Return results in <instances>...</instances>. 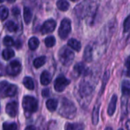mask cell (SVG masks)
Returning a JSON list of instances; mask_svg holds the SVG:
<instances>
[{
    "label": "cell",
    "mask_w": 130,
    "mask_h": 130,
    "mask_svg": "<svg viewBox=\"0 0 130 130\" xmlns=\"http://www.w3.org/2000/svg\"><path fill=\"white\" fill-rule=\"evenodd\" d=\"M84 59L86 62H91L93 59V48L91 47L90 45H88L86 46L84 53Z\"/></svg>",
    "instance_id": "17"
},
{
    "label": "cell",
    "mask_w": 130,
    "mask_h": 130,
    "mask_svg": "<svg viewBox=\"0 0 130 130\" xmlns=\"http://www.w3.org/2000/svg\"><path fill=\"white\" fill-rule=\"evenodd\" d=\"M71 31V21L70 19L68 18H64L61 23L59 30H58V34L59 37L65 40L68 35L70 34Z\"/></svg>",
    "instance_id": "6"
},
{
    "label": "cell",
    "mask_w": 130,
    "mask_h": 130,
    "mask_svg": "<svg viewBox=\"0 0 130 130\" xmlns=\"http://www.w3.org/2000/svg\"><path fill=\"white\" fill-rule=\"evenodd\" d=\"M126 68V75L130 78V56L127 58L126 63H125Z\"/></svg>",
    "instance_id": "33"
},
{
    "label": "cell",
    "mask_w": 130,
    "mask_h": 130,
    "mask_svg": "<svg viewBox=\"0 0 130 130\" xmlns=\"http://www.w3.org/2000/svg\"><path fill=\"white\" fill-rule=\"evenodd\" d=\"M40 81H41V83L42 85H49L50 82H51V75L50 72L48 71H44L41 75Z\"/></svg>",
    "instance_id": "15"
},
{
    "label": "cell",
    "mask_w": 130,
    "mask_h": 130,
    "mask_svg": "<svg viewBox=\"0 0 130 130\" xmlns=\"http://www.w3.org/2000/svg\"><path fill=\"white\" fill-rule=\"evenodd\" d=\"M95 4L96 3L93 2H83L80 3L75 8L76 14L80 18L93 14V13H95L97 8Z\"/></svg>",
    "instance_id": "3"
},
{
    "label": "cell",
    "mask_w": 130,
    "mask_h": 130,
    "mask_svg": "<svg viewBox=\"0 0 130 130\" xmlns=\"http://www.w3.org/2000/svg\"><path fill=\"white\" fill-rule=\"evenodd\" d=\"M57 8L59 10H61L62 11H66L68 10L69 6H70V4L67 1L60 0V1H57Z\"/></svg>",
    "instance_id": "24"
},
{
    "label": "cell",
    "mask_w": 130,
    "mask_h": 130,
    "mask_svg": "<svg viewBox=\"0 0 130 130\" xmlns=\"http://www.w3.org/2000/svg\"><path fill=\"white\" fill-rule=\"evenodd\" d=\"M70 83V81L68 80L64 75H59L54 82V89L57 92H62Z\"/></svg>",
    "instance_id": "8"
},
{
    "label": "cell",
    "mask_w": 130,
    "mask_h": 130,
    "mask_svg": "<svg viewBox=\"0 0 130 130\" xmlns=\"http://www.w3.org/2000/svg\"><path fill=\"white\" fill-rule=\"evenodd\" d=\"M39 46V40L35 37H33L29 39L28 40V46L30 48V50H35Z\"/></svg>",
    "instance_id": "22"
},
{
    "label": "cell",
    "mask_w": 130,
    "mask_h": 130,
    "mask_svg": "<svg viewBox=\"0 0 130 130\" xmlns=\"http://www.w3.org/2000/svg\"><path fill=\"white\" fill-rule=\"evenodd\" d=\"M123 30L124 32H129L130 30V15H129L124 21L123 23Z\"/></svg>",
    "instance_id": "32"
},
{
    "label": "cell",
    "mask_w": 130,
    "mask_h": 130,
    "mask_svg": "<svg viewBox=\"0 0 130 130\" xmlns=\"http://www.w3.org/2000/svg\"><path fill=\"white\" fill-rule=\"evenodd\" d=\"M22 107L25 113H34L38 107V101L31 96H25L22 100Z\"/></svg>",
    "instance_id": "5"
},
{
    "label": "cell",
    "mask_w": 130,
    "mask_h": 130,
    "mask_svg": "<svg viewBox=\"0 0 130 130\" xmlns=\"http://www.w3.org/2000/svg\"><path fill=\"white\" fill-rule=\"evenodd\" d=\"M119 130H123V129H119Z\"/></svg>",
    "instance_id": "40"
},
{
    "label": "cell",
    "mask_w": 130,
    "mask_h": 130,
    "mask_svg": "<svg viewBox=\"0 0 130 130\" xmlns=\"http://www.w3.org/2000/svg\"><path fill=\"white\" fill-rule=\"evenodd\" d=\"M23 15H24V21H25V24H28L31 22V18H32V13H31V9L28 7H25Z\"/></svg>",
    "instance_id": "20"
},
{
    "label": "cell",
    "mask_w": 130,
    "mask_h": 130,
    "mask_svg": "<svg viewBox=\"0 0 130 130\" xmlns=\"http://www.w3.org/2000/svg\"><path fill=\"white\" fill-rule=\"evenodd\" d=\"M25 130H35L34 129V128L33 127V126H28L26 129Z\"/></svg>",
    "instance_id": "37"
},
{
    "label": "cell",
    "mask_w": 130,
    "mask_h": 130,
    "mask_svg": "<svg viewBox=\"0 0 130 130\" xmlns=\"http://www.w3.org/2000/svg\"><path fill=\"white\" fill-rule=\"evenodd\" d=\"M8 15V8L4 5H1L0 6V19L2 21H4L7 18Z\"/></svg>",
    "instance_id": "29"
},
{
    "label": "cell",
    "mask_w": 130,
    "mask_h": 130,
    "mask_svg": "<svg viewBox=\"0 0 130 130\" xmlns=\"http://www.w3.org/2000/svg\"><path fill=\"white\" fill-rule=\"evenodd\" d=\"M68 46L73 49L74 50L77 51V52H79L81 49V43L80 41H78L77 40L74 39V38H71L68 40V43H67Z\"/></svg>",
    "instance_id": "18"
},
{
    "label": "cell",
    "mask_w": 130,
    "mask_h": 130,
    "mask_svg": "<svg viewBox=\"0 0 130 130\" xmlns=\"http://www.w3.org/2000/svg\"><path fill=\"white\" fill-rule=\"evenodd\" d=\"M46 62V57L45 56H40L36 58L34 62H33V65L36 69H38L40 67H41L42 66H44Z\"/></svg>",
    "instance_id": "26"
},
{
    "label": "cell",
    "mask_w": 130,
    "mask_h": 130,
    "mask_svg": "<svg viewBox=\"0 0 130 130\" xmlns=\"http://www.w3.org/2000/svg\"><path fill=\"white\" fill-rule=\"evenodd\" d=\"M77 113V108L74 104L70 100L64 98L61 99V104L59 109V114L67 119H73Z\"/></svg>",
    "instance_id": "2"
},
{
    "label": "cell",
    "mask_w": 130,
    "mask_h": 130,
    "mask_svg": "<svg viewBox=\"0 0 130 130\" xmlns=\"http://www.w3.org/2000/svg\"><path fill=\"white\" fill-rule=\"evenodd\" d=\"M15 56V52L10 48L5 49L2 52V57L5 60H9Z\"/></svg>",
    "instance_id": "25"
},
{
    "label": "cell",
    "mask_w": 130,
    "mask_h": 130,
    "mask_svg": "<svg viewBox=\"0 0 130 130\" xmlns=\"http://www.w3.org/2000/svg\"><path fill=\"white\" fill-rule=\"evenodd\" d=\"M126 129L127 130H130V119L126 122Z\"/></svg>",
    "instance_id": "36"
},
{
    "label": "cell",
    "mask_w": 130,
    "mask_h": 130,
    "mask_svg": "<svg viewBox=\"0 0 130 130\" xmlns=\"http://www.w3.org/2000/svg\"><path fill=\"white\" fill-rule=\"evenodd\" d=\"M17 87L15 85H9L7 82H0V91L5 96L13 97L17 93Z\"/></svg>",
    "instance_id": "7"
},
{
    "label": "cell",
    "mask_w": 130,
    "mask_h": 130,
    "mask_svg": "<svg viewBox=\"0 0 130 130\" xmlns=\"http://www.w3.org/2000/svg\"><path fill=\"white\" fill-rule=\"evenodd\" d=\"M23 84L25 87L28 90H34V84L31 78L30 77H25L23 79Z\"/></svg>",
    "instance_id": "23"
},
{
    "label": "cell",
    "mask_w": 130,
    "mask_h": 130,
    "mask_svg": "<svg viewBox=\"0 0 130 130\" xmlns=\"http://www.w3.org/2000/svg\"><path fill=\"white\" fill-rule=\"evenodd\" d=\"M41 94H42V96H43V97H44V98H47V97H48V96H49V90H48V88H46V89H44V90L42 91V93H41Z\"/></svg>",
    "instance_id": "35"
},
{
    "label": "cell",
    "mask_w": 130,
    "mask_h": 130,
    "mask_svg": "<svg viewBox=\"0 0 130 130\" xmlns=\"http://www.w3.org/2000/svg\"><path fill=\"white\" fill-rule=\"evenodd\" d=\"M12 14H13L15 16L18 15V14H20V10H19V8H17V7L13 8V9H12Z\"/></svg>",
    "instance_id": "34"
},
{
    "label": "cell",
    "mask_w": 130,
    "mask_h": 130,
    "mask_svg": "<svg viewBox=\"0 0 130 130\" xmlns=\"http://www.w3.org/2000/svg\"><path fill=\"white\" fill-rule=\"evenodd\" d=\"M116 104H117V96L116 94H113L111 98V101L110 102L108 110H107V113L109 116L112 117L114 114L116 109Z\"/></svg>",
    "instance_id": "13"
},
{
    "label": "cell",
    "mask_w": 130,
    "mask_h": 130,
    "mask_svg": "<svg viewBox=\"0 0 130 130\" xmlns=\"http://www.w3.org/2000/svg\"><path fill=\"white\" fill-rule=\"evenodd\" d=\"M3 130H17L18 126L15 123H3Z\"/></svg>",
    "instance_id": "30"
},
{
    "label": "cell",
    "mask_w": 130,
    "mask_h": 130,
    "mask_svg": "<svg viewBox=\"0 0 130 130\" xmlns=\"http://www.w3.org/2000/svg\"><path fill=\"white\" fill-rule=\"evenodd\" d=\"M122 94H123V99L128 98L130 95V82L128 80H125L122 85Z\"/></svg>",
    "instance_id": "14"
},
{
    "label": "cell",
    "mask_w": 130,
    "mask_h": 130,
    "mask_svg": "<svg viewBox=\"0 0 130 130\" xmlns=\"http://www.w3.org/2000/svg\"><path fill=\"white\" fill-rule=\"evenodd\" d=\"M105 130H113V129H112L111 127H107Z\"/></svg>",
    "instance_id": "39"
},
{
    "label": "cell",
    "mask_w": 130,
    "mask_h": 130,
    "mask_svg": "<svg viewBox=\"0 0 130 130\" xmlns=\"http://www.w3.org/2000/svg\"><path fill=\"white\" fill-rule=\"evenodd\" d=\"M5 27H6V29H7L8 31H10V32H15V31H16V30H18V26H17V24H16L14 21H8V22L5 24Z\"/></svg>",
    "instance_id": "28"
},
{
    "label": "cell",
    "mask_w": 130,
    "mask_h": 130,
    "mask_svg": "<svg viewBox=\"0 0 130 130\" xmlns=\"http://www.w3.org/2000/svg\"><path fill=\"white\" fill-rule=\"evenodd\" d=\"M21 65L17 60L11 61L6 67L7 74L11 76H15L18 75L21 72Z\"/></svg>",
    "instance_id": "9"
},
{
    "label": "cell",
    "mask_w": 130,
    "mask_h": 130,
    "mask_svg": "<svg viewBox=\"0 0 130 130\" xmlns=\"http://www.w3.org/2000/svg\"><path fill=\"white\" fill-rule=\"evenodd\" d=\"M65 130H84V126L82 123H67L65 125Z\"/></svg>",
    "instance_id": "19"
},
{
    "label": "cell",
    "mask_w": 130,
    "mask_h": 130,
    "mask_svg": "<svg viewBox=\"0 0 130 130\" xmlns=\"http://www.w3.org/2000/svg\"><path fill=\"white\" fill-rule=\"evenodd\" d=\"M94 91V86L93 84L87 80H83L79 84L77 90V100L81 104H89L90 102L91 97Z\"/></svg>",
    "instance_id": "1"
},
{
    "label": "cell",
    "mask_w": 130,
    "mask_h": 130,
    "mask_svg": "<svg viewBox=\"0 0 130 130\" xmlns=\"http://www.w3.org/2000/svg\"><path fill=\"white\" fill-rule=\"evenodd\" d=\"M46 107L51 112H54L57 107V101L55 99H49L46 102Z\"/></svg>",
    "instance_id": "21"
},
{
    "label": "cell",
    "mask_w": 130,
    "mask_h": 130,
    "mask_svg": "<svg viewBox=\"0 0 130 130\" xmlns=\"http://www.w3.org/2000/svg\"><path fill=\"white\" fill-rule=\"evenodd\" d=\"M57 23L53 19H49L47 20L42 25L41 28V32L42 34H46L48 33H51L54 30L56 27Z\"/></svg>",
    "instance_id": "10"
},
{
    "label": "cell",
    "mask_w": 130,
    "mask_h": 130,
    "mask_svg": "<svg viewBox=\"0 0 130 130\" xmlns=\"http://www.w3.org/2000/svg\"><path fill=\"white\" fill-rule=\"evenodd\" d=\"M55 43H56V40H55L54 37H53V36H49V37H46L44 40L45 46L48 48L53 47L55 45Z\"/></svg>",
    "instance_id": "27"
},
{
    "label": "cell",
    "mask_w": 130,
    "mask_h": 130,
    "mask_svg": "<svg viewBox=\"0 0 130 130\" xmlns=\"http://www.w3.org/2000/svg\"><path fill=\"white\" fill-rule=\"evenodd\" d=\"M2 75V66L0 64V75Z\"/></svg>",
    "instance_id": "38"
},
{
    "label": "cell",
    "mask_w": 130,
    "mask_h": 130,
    "mask_svg": "<svg viewBox=\"0 0 130 130\" xmlns=\"http://www.w3.org/2000/svg\"><path fill=\"white\" fill-rule=\"evenodd\" d=\"M99 115H100V104H96L93 110L92 113V123L96 126L99 123Z\"/></svg>",
    "instance_id": "16"
},
{
    "label": "cell",
    "mask_w": 130,
    "mask_h": 130,
    "mask_svg": "<svg viewBox=\"0 0 130 130\" xmlns=\"http://www.w3.org/2000/svg\"><path fill=\"white\" fill-rule=\"evenodd\" d=\"M3 43L6 46H11L14 45V40H13V39L11 37L6 36L3 39Z\"/></svg>",
    "instance_id": "31"
},
{
    "label": "cell",
    "mask_w": 130,
    "mask_h": 130,
    "mask_svg": "<svg viewBox=\"0 0 130 130\" xmlns=\"http://www.w3.org/2000/svg\"><path fill=\"white\" fill-rule=\"evenodd\" d=\"M74 72L77 76H80V75L86 76L90 74L89 69L83 62H79L76 64L74 67Z\"/></svg>",
    "instance_id": "11"
},
{
    "label": "cell",
    "mask_w": 130,
    "mask_h": 130,
    "mask_svg": "<svg viewBox=\"0 0 130 130\" xmlns=\"http://www.w3.org/2000/svg\"><path fill=\"white\" fill-rule=\"evenodd\" d=\"M58 57L64 66H69L72 64L74 59V53L67 46H63L58 52Z\"/></svg>",
    "instance_id": "4"
},
{
    "label": "cell",
    "mask_w": 130,
    "mask_h": 130,
    "mask_svg": "<svg viewBox=\"0 0 130 130\" xmlns=\"http://www.w3.org/2000/svg\"><path fill=\"white\" fill-rule=\"evenodd\" d=\"M18 103L16 101H11L8 103L5 107L6 113L11 117H15L18 113Z\"/></svg>",
    "instance_id": "12"
}]
</instances>
